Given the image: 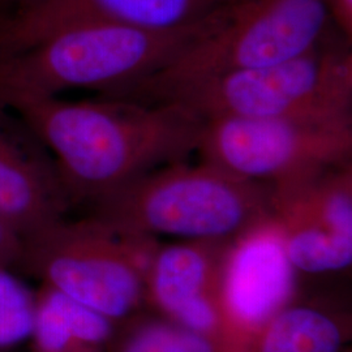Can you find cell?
I'll list each match as a JSON object with an SVG mask.
<instances>
[{
    "instance_id": "1",
    "label": "cell",
    "mask_w": 352,
    "mask_h": 352,
    "mask_svg": "<svg viewBox=\"0 0 352 352\" xmlns=\"http://www.w3.org/2000/svg\"><path fill=\"white\" fill-rule=\"evenodd\" d=\"M55 155L69 205L100 200L131 180L196 153L202 120L167 102L124 97L11 107Z\"/></svg>"
},
{
    "instance_id": "2",
    "label": "cell",
    "mask_w": 352,
    "mask_h": 352,
    "mask_svg": "<svg viewBox=\"0 0 352 352\" xmlns=\"http://www.w3.org/2000/svg\"><path fill=\"white\" fill-rule=\"evenodd\" d=\"M214 14L200 25L168 33L97 19L47 28L0 50V109L71 89L126 97L164 69Z\"/></svg>"
},
{
    "instance_id": "3",
    "label": "cell",
    "mask_w": 352,
    "mask_h": 352,
    "mask_svg": "<svg viewBox=\"0 0 352 352\" xmlns=\"http://www.w3.org/2000/svg\"><path fill=\"white\" fill-rule=\"evenodd\" d=\"M91 206L89 217L120 235L235 240L272 218V188L186 160L157 167Z\"/></svg>"
},
{
    "instance_id": "4",
    "label": "cell",
    "mask_w": 352,
    "mask_h": 352,
    "mask_svg": "<svg viewBox=\"0 0 352 352\" xmlns=\"http://www.w3.org/2000/svg\"><path fill=\"white\" fill-rule=\"evenodd\" d=\"M327 0H227L201 33L126 98L151 102L171 89L296 58L329 39Z\"/></svg>"
},
{
    "instance_id": "5",
    "label": "cell",
    "mask_w": 352,
    "mask_h": 352,
    "mask_svg": "<svg viewBox=\"0 0 352 352\" xmlns=\"http://www.w3.org/2000/svg\"><path fill=\"white\" fill-rule=\"evenodd\" d=\"M151 102L173 103L200 120L352 116L351 49L327 39L289 60L193 81Z\"/></svg>"
},
{
    "instance_id": "6",
    "label": "cell",
    "mask_w": 352,
    "mask_h": 352,
    "mask_svg": "<svg viewBox=\"0 0 352 352\" xmlns=\"http://www.w3.org/2000/svg\"><path fill=\"white\" fill-rule=\"evenodd\" d=\"M157 240L116 234L90 217L62 218L23 238L14 269L118 324L145 309Z\"/></svg>"
},
{
    "instance_id": "7",
    "label": "cell",
    "mask_w": 352,
    "mask_h": 352,
    "mask_svg": "<svg viewBox=\"0 0 352 352\" xmlns=\"http://www.w3.org/2000/svg\"><path fill=\"white\" fill-rule=\"evenodd\" d=\"M196 153L231 175L282 188L351 162L352 116L210 118Z\"/></svg>"
},
{
    "instance_id": "8",
    "label": "cell",
    "mask_w": 352,
    "mask_h": 352,
    "mask_svg": "<svg viewBox=\"0 0 352 352\" xmlns=\"http://www.w3.org/2000/svg\"><path fill=\"white\" fill-rule=\"evenodd\" d=\"M296 274L272 218L234 240L221 276L215 352H251L272 321L298 302Z\"/></svg>"
},
{
    "instance_id": "9",
    "label": "cell",
    "mask_w": 352,
    "mask_h": 352,
    "mask_svg": "<svg viewBox=\"0 0 352 352\" xmlns=\"http://www.w3.org/2000/svg\"><path fill=\"white\" fill-rule=\"evenodd\" d=\"M234 240H177L151 250L145 309L209 340L219 334V286Z\"/></svg>"
},
{
    "instance_id": "10",
    "label": "cell",
    "mask_w": 352,
    "mask_h": 352,
    "mask_svg": "<svg viewBox=\"0 0 352 352\" xmlns=\"http://www.w3.org/2000/svg\"><path fill=\"white\" fill-rule=\"evenodd\" d=\"M69 206L55 167L0 128V213L21 238L62 219Z\"/></svg>"
},
{
    "instance_id": "11",
    "label": "cell",
    "mask_w": 352,
    "mask_h": 352,
    "mask_svg": "<svg viewBox=\"0 0 352 352\" xmlns=\"http://www.w3.org/2000/svg\"><path fill=\"white\" fill-rule=\"evenodd\" d=\"M227 0H69L47 23L20 41L72 19H97L149 32H179L200 25Z\"/></svg>"
},
{
    "instance_id": "12",
    "label": "cell",
    "mask_w": 352,
    "mask_h": 352,
    "mask_svg": "<svg viewBox=\"0 0 352 352\" xmlns=\"http://www.w3.org/2000/svg\"><path fill=\"white\" fill-rule=\"evenodd\" d=\"M116 322L49 286L37 289L30 352H109Z\"/></svg>"
},
{
    "instance_id": "13",
    "label": "cell",
    "mask_w": 352,
    "mask_h": 352,
    "mask_svg": "<svg viewBox=\"0 0 352 352\" xmlns=\"http://www.w3.org/2000/svg\"><path fill=\"white\" fill-rule=\"evenodd\" d=\"M350 338V315L324 302L298 300L265 329L251 352H342Z\"/></svg>"
},
{
    "instance_id": "14",
    "label": "cell",
    "mask_w": 352,
    "mask_h": 352,
    "mask_svg": "<svg viewBox=\"0 0 352 352\" xmlns=\"http://www.w3.org/2000/svg\"><path fill=\"white\" fill-rule=\"evenodd\" d=\"M109 352H214L209 340L142 309L116 324Z\"/></svg>"
},
{
    "instance_id": "15",
    "label": "cell",
    "mask_w": 352,
    "mask_h": 352,
    "mask_svg": "<svg viewBox=\"0 0 352 352\" xmlns=\"http://www.w3.org/2000/svg\"><path fill=\"white\" fill-rule=\"evenodd\" d=\"M37 308V289L14 273L11 265L0 264V352L29 340Z\"/></svg>"
},
{
    "instance_id": "16",
    "label": "cell",
    "mask_w": 352,
    "mask_h": 352,
    "mask_svg": "<svg viewBox=\"0 0 352 352\" xmlns=\"http://www.w3.org/2000/svg\"><path fill=\"white\" fill-rule=\"evenodd\" d=\"M16 21L23 26H38L60 12L69 0H4Z\"/></svg>"
},
{
    "instance_id": "17",
    "label": "cell",
    "mask_w": 352,
    "mask_h": 352,
    "mask_svg": "<svg viewBox=\"0 0 352 352\" xmlns=\"http://www.w3.org/2000/svg\"><path fill=\"white\" fill-rule=\"evenodd\" d=\"M23 238L12 223L0 213V264L16 266L21 252Z\"/></svg>"
},
{
    "instance_id": "18",
    "label": "cell",
    "mask_w": 352,
    "mask_h": 352,
    "mask_svg": "<svg viewBox=\"0 0 352 352\" xmlns=\"http://www.w3.org/2000/svg\"><path fill=\"white\" fill-rule=\"evenodd\" d=\"M333 25L342 37L351 42L352 0H327Z\"/></svg>"
},
{
    "instance_id": "19",
    "label": "cell",
    "mask_w": 352,
    "mask_h": 352,
    "mask_svg": "<svg viewBox=\"0 0 352 352\" xmlns=\"http://www.w3.org/2000/svg\"><path fill=\"white\" fill-rule=\"evenodd\" d=\"M12 14V10L10 8V6L4 0H0V37H1L6 26L10 23Z\"/></svg>"
},
{
    "instance_id": "20",
    "label": "cell",
    "mask_w": 352,
    "mask_h": 352,
    "mask_svg": "<svg viewBox=\"0 0 352 352\" xmlns=\"http://www.w3.org/2000/svg\"><path fill=\"white\" fill-rule=\"evenodd\" d=\"M342 352H350V350H347V349H344V350H343V351Z\"/></svg>"
}]
</instances>
